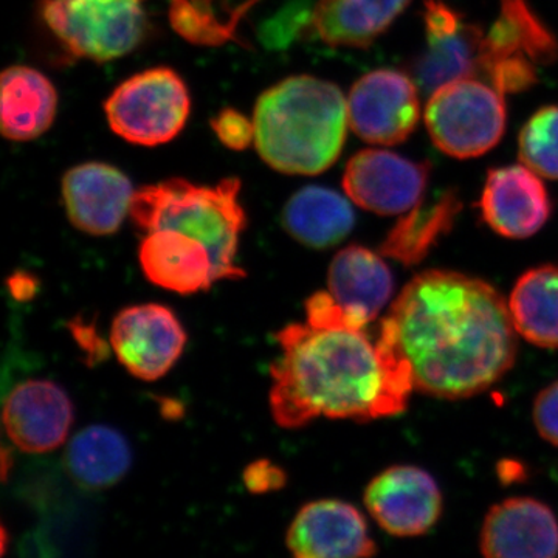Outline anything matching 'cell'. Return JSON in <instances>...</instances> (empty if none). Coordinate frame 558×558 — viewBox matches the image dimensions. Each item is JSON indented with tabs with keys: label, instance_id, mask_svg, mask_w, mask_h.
I'll return each instance as SVG.
<instances>
[{
	"label": "cell",
	"instance_id": "cell-1",
	"mask_svg": "<svg viewBox=\"0 0 558 558\" xmlns=\"http://www.w3.org/2000/svg\"><path fill=\"white\" fill-rule=\"evenodd\" d=\"M410 366L414 389L432 398H473L515 365L509 304L494 286L453 270L411 279L380 332Z\"/></svg>",
	"mask_w": 558,
	"mask_h": 558
},
{
	"label": "cell",
	"instance_id": "cell-2",
	"mask_svg": "<svg viewBox=\"0 0 558 558\" xmlns=\"http://www.w3.org/2000/svg\"><path fill=\"white\" fill-rule=\"evenodd\" d=\"M277 340L270 410L279 427L301 428L318 417L368 422L405 411L414 389L410 366L381 333L373 340L365 329L293 323Z\"/></svg>",
	"mask_w": 558,
	"mask_h": 558
},
{
	"label": "cell",
	"instance_id": "cell-3",
	"mask_svg": "<svg viewBox=\"0 0 558 558\" xmlns=\"http://www.w3.org/2000/svg\"><path fill=\"white\" fill-rule=\"evenodd\" d=\"M348 123V101L339 86L317 76H289L256 101L253 145L271 170L315 175L339 159Z\"/></svg>",
	"mask_w": 558,
	"mask_h": 558
},
{
	"label": "cell",
	"instance_id": "cell-4",
	"mask_svg": "<svg viewBox=\"0 0 558 558\" xmlns=\"http://www.w3.org/2000/svg\"><path fill=\"white\" fill-rule=\"evenodd\" d=\"M241 180L197 185L168 179L135 191L131 218L140 230H174L201 241L215 259L220 281L245 277L238 266V250L247 216L241 205Z\"/></svg>",
	"mask_w": 558,
	"mask_h": 558
},
{
	"label": "cell",
	"instance_id": "cell-5",
	"mask_svg": "<svg viewBox=\"0 0 558 558\" xmlns=\"http://www.w3.org/2000/svg\"><path fill=\"white\" fill-rule=\"evenodd\" d=\"M145 0H43L40 16L76 58L109 62L145 38Z\"/></svg>",
	"mask_w": 558,
	"mask_h": 558
},
{
	"label": "cell",
	"instance_id": "cell-6",
	"mask_svg": "<svg viewBox=\"0 0 558 558\" xmlns=\"http://www.w3.org/2000/svg\"><path fill=\"white\" fill-rule=\"evenodd\" d=\"M425 123L433 143L447 156H483L505 134V94L480 78L451 81L433 92Z\"/></svg>",
	"mask_w": 558,
	"mask_h": 558
},
{
	"label": "cell",
	"instance_id": "cell-7",
	"mask_svg": "<svg viewBox=\"0 0 558 558\" xmlns=\"http://www.w3.org/2000/svg\"><path fill=\"white\" fill-rule=\"evenodd\" d=\"M185 81L168 68L148 69L121 83L105 102L110 130L140 146H159L178 137L189 121Z\"/></svg>",
	"mask_w": 558,
	"mask_h": 558
},
{
	"label": "cell",
	"instance_id": "cell-8",
	"mask_svg": "<svg viewBox=\"0 0 558 558\" xmlns=\"http://www.w3.org/2000/svg\"><path fill=\"white\" fill-rule=\"evenodd\" d=\"M557 58L556 36L526 0H501L497 21L484 36L476 78L501 94H517L531 89L538 69Z\"/></svg>",
	"mask_w": 558,
	"mask_h": 558
},
{
	"label": "cell",
	"instance_id": "cell-9",
	"mask_svg": "<svg viewBox=\"0 0 558 558\" xmlns=\"http://www.w3.org/2000/svg\"><path fill=\"white\" fill-rule=\"evenodd\" d=\"M186 330L163 304L126 307L113 318L110 348L128 373L153 381L167 376L186 347Z\"/></svg>",
	"mask_w": 558,
	"mask_h": 558
},
{
	"label": "cell",
	"instance_id": "cell-10",
	"mask_svg": "<svg viewBox=\"0 0 558 558\" xmlns=\"http://www.w3.org/2000/svg\"><path fill=\"white\" fill-rule=\"evenodd\" d=\"M348 119L365 142L399 145L413 134L421 119L417 84L398 70L366 73L349 92Z\"/></svg>",
	"mask_w": 558,
	"mask_h": 558
},
{
	"label": "cell",
	"instance_id": "cell-11",
	"mask_svg": "<svg viewBox=\"0 0 558 558\" xmlns=\"http://www.w3.org/2000/svg\"><path fill=\"white\" fill-rule=\"evenodd\" d=\"M369 515L392 537L428 534L444 510L439 484L416 465H392L374 476L365 490Z\"/></svg>",
	"mask_w": 558,
	"mask_h": 558
},
{
	"label": "cell",
	"instance_id": "cell-12",
	"mask_svg": "<svg viewBox=\"0 0 558 558\" xmlns=\"http://www.w3.org/2000/svg\"><path fill=\"white\" fill-rule=\"evenodd\" d=\"M428 179V163L391 150L365 149L348 161L343 189L363 209L384 216L402 215L421 204Z\"/></svg>",
	"mask_w": 558,
	"mask_h": 558
},
{
	"label": "cell",
	"instance_id": "cell-13",
	"mask_svg": "<svg viewBox=\"0 0 558 558\" xmlns=\"http://www.w3.org/2000/svg\"><path fill=\"white\" fill-rule=\"evenodd\" d=\"M427 49L414 61V81L427 94L444 84L476 78L486 33L442 0H425Z\"/></svg>",
	"mask_w": 558,
	"mask_h": 558
},
{
	"label": "cell",
	"instance_id": "cell-14",
	"mask_svg": "<svg viewBox=\"0 0 558 558\" xmlns=\"http://www.w3.org/2000/svg\"><path fill=\"white\" fill-rule=\"evenodd\" d=\"M286 539L292 558H371L377 554L365 515L341 499L304 505Z\"/></svg>",
	"mask_w": 558,
	"mask_h": 558
},
{
	"label": "cell",
	"instance_id": "cell-15",
	"mask_svg": "<svg viewBox=\"0 0 558 558\" xmlns=\"http://www.w3.org/2000/svg\"><path fill=\"white\" fill-rule=\"evenodd\" d=\"M62 202L72 226L90 236H109L131 215L130 178L112 165L87 161L62 178Z\"/></svg>",
	"mask_w": 558,
	"mask_h": 558
},
{
	"label": "cell",
	"instance_id": "cell-16",
	"mask_svg": "<svg viewBox=\"0 0 558 558\" xmlns=\"http://www.w3.org/2000/svg\"><path fill=\"white\" fill-rule=\"evenodd\" d=\"M73 403L60 385L47 379L21 381L3 400V425L25 453L57 450L69 438Z\"/></svg>",
	"mask_w": 558,
	"mask_h": 558
},
{
	"label": "cell",
	"instance_id": "cell-17",
	"mask_svg": "<svg viewBox=\"0 0 558 558\" xmlns=\"http://www.w3.org/2000/svg\"><path fill=\"white\" fill-rule=\"evenodd\" d=\"M484 558H558V519L535 498H508L492 506L480 538Z\"/></svg>",
	"mask_w": 558,
	"mask_h": 558
},
{
	"label": "cell",
	"instance_id": "cell-18",
	"mask_svg": "<svg viewBox=\"0 0 558 558\" xmlns=\"http://www.w3.org/2000/svg\"><path fill=\"white\" fill-rule=\"evenodd\" d=\"M480 208L484 222L509 240L534 236L553 213L548 190L524 165L488 171Z\"/></svg>",
	"mask_w": 558,
	"mask_h": 558
},
{
	"label": "cell",
	"instance_id": "cell-19",
	"mask_svg": "<svg viewBox=\"0 0 558 558\" xmlns=\"http://www.w3.org/2000/svg\"><path fill=\"white\" fill-rule=\"evenodd\" d=\"M138 259L143 274L154 286L180 295H193L220 281L209 250L179 231L146 233L140 244Z\"/></svg>",
	"mask_w": 558,
	"mask_h": 558
},
{
	"label": "cell",
	"instance_id": "cell-20",
	"mask_svg": "<svg viewBox=\"0 0 558 558\" xmlns=\"http://www.w3.org/2000/svg\"><path fill=\"white\" fill-rule=\"evenodd\" d=\"M395 282L380 255L363 245H349L333 256L328 271V292L360 329L387 306Z\"/></svg>",
	"mask_w": 558,
	"mask_h": 558
},
{
	"label": "cell",
	"instance_id": "cell-21",
	"mask_svg": "<svg viewBox=\"0 0 558 558\" xmlns=\"http://www.w3.org/2000/svg\"><path fill=\"white\" fill-rule=\"evenodd\" d=\"M58 110L53 83L39 70L11 65L2 73L0 128L11 142H32L46 134Z\"/></svg>",
	"mask_w": 558,
	"mask_h": 558
},
{
	"label": "cell",
	"instance_id": "cell-22",
	"mask_svg": "<svg viewBox=\"0 0 558 558\" xmlns=\"http://www.w3.org/2000/svg\"><path fill=\"white\" fill-rule=\"evenodd\" d=\"M411 0H318L311 24L330 47L365 49L395 24Z\"/></svg>",
	"mask_w": 558,
	"mask_h": 558
},
{
	"label": "cell",
	"instance_id": "cell-23",
	"mask_svg": "<svg viewBox=\"0 0 558 558\" xmlns=\"http://www.w3.org/2000/svg\"><path fill=\"white\" fill-rule=\"evenodd\" d=\"M351 202L326 186H304L296 191L282 211L286 231L304 247L325 250L347 240L354 229Z\"/></svg>",
	"mask_w": 558,
	"mask_h": 558
},
{
	"label": "cell",
	"instance_id": "cell-24",
	"mask_svg": "<svg viewBox=\"0 0 558 558\" xmlns=\"http://www.w3.org/2000/svg\"><path fill=\"white\" fill-rule=\"evenodd\" d=\"M70 478L87 490H105L119 484L130 472V442L119 429L90 425L70 439L64 454Z\"/></svg>",
	"mask_w": 558,
	"mask_h": 558
},
{
	"label": "cell",
	"instance_id": "cell-25",
	"mask_svg": "<svg viewBox=\"0 0 558 558\" xmlns=\"http://www.w3.org/2000/svg\"><path fill=\"white\" fill-rule=\"evenodd\" d=\"M509 310L519 336L535 347L558 349V266L524 271L510 293Z\"/></svg>",
	"mask_w": 558,
	"mask_h": 558
},
{
	"label": "cell",
	"instance_id": "cell-26",
	"mask_svg": "<svg viewBox=\"0 0 558 558\" xmlns=\"http://www.w3.org/2000/svg\"><path fill=\"white\" fill-rule=\"evenodd\" d=\"M461 209L457 191H447L433 204H418L389 231L381 242L380 255L407 267L416 266L450 233Z\"/></svg>",
	"mask_w": 558,
	"mask_h": 558
},
{
	"label": "cell",
	"instance_id": "cell-27",
	"mask_svg": "<svg viewBox=\"0 0 558 558\" xmlns=\"http://www.w3.org/2000/svg\"><path fill=\"white\" fill-rule=\"evenodd\" d=\"M520 160L535 174L558 180V106L539 109L524 124Z\"/></svg>",
	"mask_w": 558,
	"mask_h": 558
},
{
	"label": "cell",
	"instance_id": "cell-28",
	"mask_svg": "<svg viewBox=\"0 0 558 558\" xmlns=\"http://www.w3.org/2000/svg\"><path fill=\"white\" fill-rule=\"evenodd\" d=\"M211 130L227 149L244 150L255 143L253 119L250 120L247 116L236 109L220 110L218 116L211 120Z\"/></svg>",
	"mask_w": 558,
	"mask_h": 558
},
{
	"label": "cell",
	"instance_id": "cell-29",
	"mask_svg": "<svg viewBox=\"0 0 558 558\" xmlns=\"http://www.w3.org/2000/svg\"><path fill=\"white\" fill-rule=\"evenodd\" d=\"M532 416L538 435L550 446L558 447V380L538 392Z\"/></svg>",
	"mask_w": 558,
	"mask_h": 558
},
{
	"label": "cell",
	"instance_id": "cell-30",
	"mask_svg": "<svg viewBox=\"0 0 558 558\" xmlns=\"http://www.w3.org/2000/svg\"><path fill=\"white\" fill-rule=\"evenodd\" d=\"M242 480L248 492L263 495L284 487L288 484V473L270 459H258L245 468Z\"/></svg>",
	"mask_w": 558,
	"mask_h": 558
},
{
	"label": "cell",
	"instance_id": "cell-31",
	"mask_svg": "<svg viewBox=\"0 0 558 558\" xmlns=\"http://www.w3.org/2000/svg\"><path fill=\"white\" fill-rule=\"evenodd\" d=\"M72 333L80 341L81 348L87 352V359H102L108 352L105 343L97 337V330L83 323H73Z\"/></svg>",
	"mask_w": 558,
	"mask_h": 558
},
{
	"label": "cell",
	"instance_id": "cell-32",
	"mask_svg": "<svg viewBox=\"0 0 558 558\" xmlns=\"http://www.w3.org/2000/svg\"><path fill=\"white\" fill-rule=\"evenodd\" d=\"M11 295L16 300H28L35 295L38 290V281L27 274H14L9 279Z\"/></svg>",
	"mask_w": 558,
	"mask_h": 558
}]
</instances>
